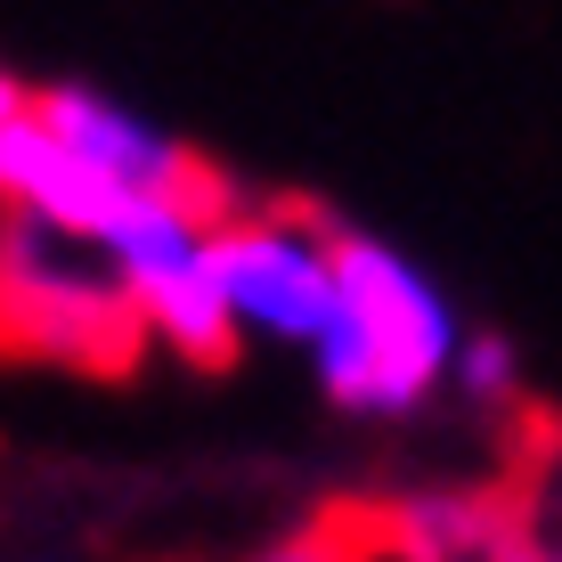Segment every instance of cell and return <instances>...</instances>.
<instances>
[{
	"instance_id": "5",
	"label": "cell",
	"mask_w": 562,
	"mask_h": 562,
	"mask_svg": "<svg viewBox=\"0 0 562 562\" xmlns=\"http://www.w3.org/2000/svg\"><path fill=\"white\" fill-rule=\"evenodd\" d=\"M33 114L82 155L90 171H106L114 188H131V196H180V204H237L221 180H212V164L188 139H171L155 114H139L131 99H114V90H90V82H42L25 90Z\"/></svg>"
},
{
	"instance_id": "8",
	"label": "cell",
	"mask_w": 562,
	"mask_h": 562,
	"mask_svg": "<svg viewBox=\"0 0 562 562\" xmlns=\"http://www.w3.org/2000/svg\"><path fill=\"white\" fill-rule=\"evenodd\" d=\"M497 562H562V554H554V530H530V538H514V547L497 554Z\"/></svg>"
},
{
	"instance_id": "1",
	"label": "cell",
	"mask_w": 562,
	"mask_h": 562,
	"mask_svg": "<svg viewBox=\"0 0 562 562\" xmlns=\"http://www.w3.org/2000/svg\"><path fill=\"white\" fill-rule=\"evenodd\" d=\"M464 318L440 294V278L408 261L392 237L335 228V318L310 342V375H318L326 408L392 424L416 416L449 392Z\"/></svg>"
},
{
	"instance_id": "3",
	"label": "cell",
	"mask_w": 562,
	"mask_h": 562,
	"mask_svg": "<svg viewBox=\"0 0 562 562\" xmlns=\"http://www.w3.org/2000/svg\"><path fill=\"white\" fill-rule=\"evenodd\" d=\"M228 212V204H221ZM212 204H180V196H131L106 221L99 254L114 261L131 294V318H139L147 342H164L180 367H237V326L221 310V278H212Z\"/></svg>"
},
{
	"instance_id": "4",
	"label": "cell",
	"mask_w": 562,
	"mask_h": 562,
	"mask_svg": "<svg viewBox=\"0 0 562 562\" xmlns=\"http://www.w3.org/2000/svg\"><path fill=\"white\" fill-rule=\"evenodd\" d=\"M212 278L237 342L302 351L335 318V221L310 204H228L212 221Z\"/></svg>"
},
{
	"instance_id": "6",
	"label": "cell",
	"mask_w": 562,
	"mask_h": 562,
	"mask_svg": "<svg viewBox=\"0 0 562 562\" xmlns=\"http://www.w3.org/2000/svg\"><path fill=\"white\" fill-rule=\"evenodd\" d=\"M449 383H457L464 400H481V408H506V400H514V351L497 335H464Z\"/></svg>"
},
{
	"instance_id": "7",
	"label": "cell",
	"mask_w": 562,
	"mask_h": 562,
	"mask_svg": "<svg viewBox=\"0 0 562 562\" xmlns=\"http://www.w3.org/2000/svg\"><path fill=\"white\" fill-rule=\"evenodd\" d=\"M254 562H367V554L351 547L342 521H318V530H302V538H278V547L254 554Z\"/></svg>"
},
{
	"instance_id": "9",
	"label": "cell",
	"mask_w": 562,
	"mask_h": 562,
	"mask_svg": "<svg viewBox=\"0 0 562 562\" xmlns=\"http://www.w3.org/2000/svg\"><path fill=\"white\" fill-rule=\"evenodd\" d=\"M25 90H33V82H16V74H9V66H0V123H9V114H16V106H25Z\"/></svg>"
},
{
	"instance_id": "2",
	"label": "cell",
	"mask_w": 562,
	"mask_h": 562,
	"mask_svg": "<svg viewBox=\"0 0 562 562\" xmlns=\"http://www.w3.org/2000/svg\"><path fill=\"white\" fill-rule=\"evenodd\" d=\"M0 342L82 375H123L147 351L114 261L90 237L0 212Z\"/></svg>"
}]
</instances>
